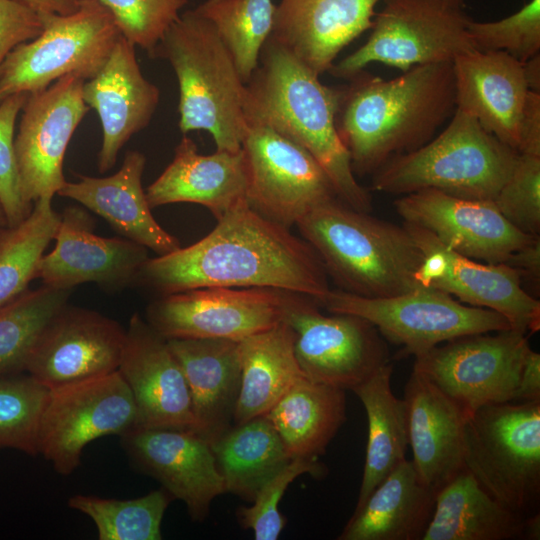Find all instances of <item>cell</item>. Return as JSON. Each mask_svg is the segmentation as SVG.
I'll use <instances>...</instances> for the list:
<instances>
[{"label": "cell", "mask_w": 540, "mask_h": 540, "mask_svg": "<svg viewBox=\"0 0 540 540\" xmlns=\"http://www.w3.org/2000/svg\"><path fill=\"white\" fill-rule=\"evenodd\" d=\"M135 281L160 296L206 287L274 288L318 302L331 290L316 251L247 202L196 243L148 258Z\"/></svg>", "instance_id": "cell-1"}, {"label": "cell", "mask_w": 540, "mask_h": 540, "mask_svg": "<svg viewBox=\"0 0 540 540\" xmlns=\"http://www.w3.org/2000/svg\"><path fill=\"white\" fill-rule=\"evenodd\" d=\"M348 81L335 122L355 175L423 146L456 109L452 62L414 66L391 80L362 70Z\"/></svg>", "instance_id": "cell-2"}, {"label": "cell", "mask_w": 540, "mask_h": 540, "mask_svg": "<svg viewBox=\"0 0 540 540\" xmlns=\"http://www.w3.org/2000/svg\"><path fill=\"white\" fill-rule=\"evenodd\" d=\"M340 90L270 37L257 69L245 85L246 123L269 126L309 152L330 178L337 197L362 212L372 210L369 191L359 184L336 128Z\"/></svg>", "instance_id": "cell-3"}, {"label": "cell", "mask_w": 540, "mask_h": 540, "mask_svg": "<svg viewBox=\"0 0 540 540\" xmlns=\"http://www.w3.org/2000/svg\"><path fill=\"white\" fill-rule=\"evenodd\" d=\"M338 289L383 298L411 292L423 253L406 227L358 211L338 198L307 213L296 225Z\"/></svg>", "instance_id": "cell-4"}, {"label": "cell", "mask_w": 540, "mask_h": 540, "mask_svg": "<svg viewBox=\"0 0 540 540\" xmlns=\"http://www.w3.org/2000/svg\"><path fill=\"white\" fill-rule=\"evenodd\" d=\"M152 57L166 59L175 72L182 134L203 130L216 151H240L246 84L212 24L193 9L180 14Z\"/></svg>", "instance_id": "cell-5"}, {"label": "cell", "mask_w": 540, "mask_h": 540, "mask_svg": "<svg viewBox=\"0 0 540 540\" xmlns=\"http://www.w3.org/2000/svg\"><path fill=\"white\" fill-rule=\"evenodd\" d=\"M518 152L455 109L446 127L416 150L394 156L372 174V189L405 195L435 189L491 200L510 176Z\"/></svg>", "instance_id": "cell-6"}, {"label": "cell", "mask_w": 540, "mask_h": 540, "mask_svg": "<svg viewBox=\"0 0 540 540\" xmlns=\"http://www.w3.org/2000/svg\"><path fill=\"white\" fill-rule=\"evenodd\" d=\"M463 460L498 502L524 517L539 513L540 401L478 408L466 421Z\"/></svg>", "instance_id": "cell-7"}, {"label": "cell", "mask_w": 540, "mask_h": 540, "mask_svg": "<svg viewBox=\"0 0 540 540\" xmlns=\"http://www.w3.org/2000/svg\"><path fill=\"white\" fill-rule=\"evenodd\" d=\"M40 16L42 33L17 45L0 65V103L13 94L44 90L68 75L94 77L122 36L96 0H80L68 14Z\"/></svg>", "instance_id": "cell-8"}, {"label": "cell", "mask_w": 540, "mask_h": 540, "mask_svg": "<svg viewBox=\"0 0 540 540\" xmlns=\"http://www.w3.org/2000/svg\"><path fill=\"white\" fill-rule=\"evenodd\" d=\"M332 314H351L372 323L402 349L398 357L422 354L452 339L510 329L501 314L466 305L448 293L419 287L392 297L369 298L331 289L316 302Z\"/></svg>", "instance_id": "cell-9"}, {"label": "cell", "mask_w": 540, "mask_h": 540, "mask_svg": "<svg viewBox=\"0 0 540 540\" xmlns=\"http://www.w3.org/2000/svg\"><path fill=\"white\" fill-rule=\"evenodd\" d=\"M367 41L329 69L349 80L371 63L402 71L426 64L452 62L473 50L462 8L445 0H383Z\"/></svg>", "instance_id": "cell-10"}, {"label": "cell", "mask_w": 540, "mask_h": 540, "mask_svg": "<svg viewBox=\"0 0 540 540\" xmlns=\"http://www.w3.org/2000/svg\"><path fill=\"white\" fill-rule=\"evenodd\" d=\"M528 336L512 328L461 336L415 356L413 370L469 418L483 405L515 401Z\"/></svg>", "instance_id": "cell-11"}, {"label": "cell", "mask_w": 540, "mask_h": 540, "mask_svg": "<svg viewBox=\"0 0 540 540\" xmlns=\"http://www.w3.org/2000/svg\"><path fill=\"white\" fill-rule=\"evenodd\" d=\"M137 427L136 405L119 371L50 389L38 432V455L68 476L85 447Z\"/></svg>", "instance_id": "cell-12"}, {"label": "cell", "mask_w": 540, "mask_h": 540, "mask_svg": "<svg viewBox=\"0 0 540 540\" xmlns=\"http://www.w3.org/2000/svg\"><path fill=\"white\" fill-rule=\"evenodd\" d=\"M283 320L294 332L297 362L311 381L353 390L389 363L383 337L361 317L326 316L313 298L291 293Z\"/></svg>", "instance_id": "cell-13"}, {"label": "cell", "mask_w": 540, "mask_h": 540, "mask_svg": "<svg viewBox=\"0 0 540 540\" xmlns=\"http://www.w3.org/2000/svg\"><path fill=\"white\" fill-rule=\"evenodd\" d=\"M246 125L241 151L252 209L291 229L314 208L338 198L324 169L304 148L269 126Z\"/></svg>", "instance_id": "cell-14"}, {"label": "cell", "mask_w": 540, "mask_h": 540, "mask_svg": "<svg viewBox=\"0 0 540 540\" xmlns=\"http://www.w3.org/2000/svg\"><path fill=\"white\" fill-rule=\"evenodd\" d=\"M292 292L274 288L206 287L160 296L146 321L165 339L241 341L283 321Z\"/></svg>", "instance_id": "cell-15"}, {"label": "cell", "mask_w": 540, "mask_h": 540, "mask_svg": "<svg viewBox=\"0 0 540 540\" xmlns=\"http://www.w3.org/2000/svg\"><path fill=\"white\" fill-rule=\"evenodd\" d=\"M423 259L415 273L419 287L455 296L464 304L493 310L512 329L527 335L540 328V302L522 286L519 273L505 263H481L442 244L431 232L404 222Z\"/></svg>", "instance_id": "cell-16"}, {"label": "cell", "mask_w": 540, "mask_h": 540, "mask_svg": "<svg viewBox=\"0 0 540 540\" xmlns=\"http://www.w3.org/2000/svg\"><path fill=\"white\" fill-rule=\"evenodd\" d=\"M84 81L68 75L27 96L14 148L22 194L29 205L52 200L67 182L65 152L89 110L82 96Z\"/></svg>", "instance_id": "cell-17"}, {"label": "cell", "mask_w": 540, "mask_h": 540, "mask_svg": "<svg viewBox=\"0 0 540 540\" xmlns=\"http://www.w3.org/2000/svg\"><path fill=\"white\" fill-rule=\"evenodd\" d=\"M394 207L404 222L428 230L449 249L486 263H505L537 237L515 228L491 200L423 189L402 195Z\"/></svg>", "instance_id": "cell-18"}, {"label": "cell", "mask_w": 540, "mask_h": 540, "mask_svg": "<svg viewBox=\"0 0 540 540\" xmlns=\"http://www.w3.org/2000/svg\"><path fill=\"white\" fill-rule=\"evenodd\" d=\"M119 438L132 466L181 500L192 521H204L212 501L226 493L211 445L198 433L136 427Z\"/></svg>", "instance_id": "cell-19"}, {"label": "cell", "mask_w": 540, "mask_h": 540, "mask_svg": "<svg viewBox=\"0 0 540 540\" xmlns=\"http://www.w3.org/2000/svg\"><path fill=\"white\" fill-rule=\"evenodd\" d=\"M125 336L117 321L67 304L41 333L25 372L49 389L112 373Z\"/></svg>", "instance_id": "cell-20"}, {"label": "cell", "mask_w": 540, "mask_h": 540, "mask_svg": "<svg viewBox=\"0 0 540 540\" xmlns=\"http://www.w3.org/2000/svg\"><path fill=\"white\" fill-rule=\"evenodd\" d=\"M118 371L133 396L137 427L197 433L183 371L167 339L137 313L126 329Z\"/></svg>", "instance_id": "cell-21"}, {"label": "cell", "mask_w": 540, "mask_h": 540, "mask_svg": "<svg viewBox=\"0 0 540 540\" xmlns=\"http://www.w3.org/2000/svg\"><path fill=\"white\" fill-rule=\"evenodd\" d=\"M93 228L92 217L82 208H65L54 236L55 247L40 259L36 278L59 289L95 282L117 290L135 282L149 258L147 248L126 238L98 236Z\"/></svg>", "instance_id": "cell-22"}, {"label": "cell", "mask_w": 540, "mask_h": 540, "mask_svg": "<svg viewBox=\"0 0 540 540\" xmlns=\"http://www.w3.org/2000/svg\"><path fill=\"white\" fill-rule=\"evenodd\" d=\"M82 96L101 122L98 169L104 173L114 166L129 139L149 125L160 90L144 77L135 46L120 36L99 72L84 81Z\"/></svg>", "instance_id": "cell-23"}, {"label": "cell", "mask_w": 540, "mask_h": 540, "mask_svg": "<svg viewBox=\"0 0 540 540\" xmlns=\"http://www.w3.org/2000/svg\"><path fill=\"white\" fill-rule=\"evenodd\" d=\"M383 0H281L270 38L320 76L338 54L371 29Z\"/></svg>", "instance_id": "cell-24"}, {"label": "cell", "mask_w": 540, "mask_h": 540, "mask_svg": "<svg viewBox=\"0 0 540 540\" xmlns=\"http://www.w3.org/2000/svg\"><path fill=\"white\" fill-rule=\"evenodd\" d=\"M452 67L456 108L517 151L519 121L529 91L523 63L503 51L473 49L458 55Z\"/></svg>", "instance_id": "cell-25"}, {"label": "cell", "mask_w": 540, "mask_h": 540, "mask_svg": "<svg viewBox=\"0 0 540 540\" xmlns=\"http://www.w3.org/2000/svg\"><path fill=\"white\" fill-rule=\"evenodd\" d=\"M409 446L421 481L436 493L465 469L468 416L424 375L413 370L404 391Z\"/></svg>", "instance_id": "cell-26"}, {"label": "cell", "mask_w": 540, "mask_h": 540, "mask_svg": "<svg viewBox=\"0 0 540 540\" xmlns=\"http://www.w3.org/2000/svg\"><path fill=\"white\" fill-rule=\"evenodd\" d=\"M145 163L144 154L128 151L115 174L100 178L79 175L78 181L66 182L57 194L77 201L104 218L126 239L161 256L181 245L151 213L142 187Z\"/></svg>", "instance_id": "cell-27"}, {"label": "cell", "mask_w": 540, "mask_h": 540, "mask_svg": "<svg viewBox=\"0 0 540 540\" xmlns=\"http://www.w3.org/2000/svg\"><path fill=\"white\" fill-rule=\"evenodd\" d=\"M247 179L242 151L198 152L195 142L183 135L172 162L146 189L152 208L172 203L206 207L216 220L246 200Z\"/></svg>", "instance_id": "cell-28"}, {"label": "cell", "mask_w": 540, "mask_h": 540, "mask_svg": "<svg viewBox=\"0 0 540 540\" xmlns=\"http://www.w3.org/2000/svg\"><path fill=\"white\" fill-rule=\"evenodd\" d=\"M190 394L197 433L210 444L234 425L240 390L239 341L167 339Z\"/></svg>", "instance_id": "cell-29"}, {"label": "cell", "mask_w": 540, "mask_h": 540, "mask_svg": "<svg viewBox=\"0 0 540 540\" xmlns=\"http://www.w3.org/2000/svg\"><path fill=\"white\" fill-rule=\"evenodd\" d=\"M436 492L405 459L354 511L338 540H422L435 506Z\"/></svg>", "instance_id": "cell-30"}, {"label": "cell", "mask_w": 540, "mask_h": 540, "mask_svg": "<svg viewBox=\"0 0 540 540\" xmlns=\"http://www.w3.org/2000/svg\"><path fill=\"white\" fill-rule=\"evenodd\" d=\"M527 539V517L490 496L466 469L446 483L435 497L422 540Z\"/></svg>", "instance_id": "cell-31"}, {"label": "cell", "mask_w": 540, "mask_h": 540, "mask_svg": "<svg viewBox=\"0 0 540 540\" xmlns=\"http://www.w3.org/2000/svg\"><path fill=\"white\" fill-rule=\"evenodd\" d=\"M295 335L283 320L239 341L240 390L234 425L264 416L301 378L294 352Z\"/></svg>", "instance_id": "cell-32"}, {"label": "cell", "mask_w": 540, "mask_h": 540, "mask_svg": "<svg viewBox=\"0 0 540 540\" xmlns=\"http://www.w3.org/2000/svg\"><path fill=\"white\" fill-rule=\"evenodd\" d=\"M265 416L292 458L318 459L346 421L345 390L303 377Z\"/></svg>", "instance_id": "cell-33"}, {"label": "cell", "mask_w": 540, "mask_h": 540, "mask_svg": "<svg viewBox=\"0 0 540 540\" xmlns=\"http://www.w3.org/2000/svg\"><path fill=\"white\" fill-rule=\"evenodd\" d=\"M392 373L389 362L352 390L362 402L368 421L363 476L354 511L406 459L409 446L406 406L392 391Z\"/></svg>", "instance_id": "cell-34"}, {"label": "cell", "mask_w": 540, "mask_h": 540, "mask_svg": "<svg viewBox=\"0 0 540 540\" xmlns=\"http://www.w3.org/2000/svg\"><path fill=\"white\" fill-rule=\"evenodd\" d=\"M210 445L226 492L248 502L292 459L265 415L233 425Z\"/></svg>", "instance_id": "cell-35"}, {"label": "cell", "mask_w": 540, "mask_h": 540, "mask_svg": "<svg viewBox=\"0 0 540 540\" xmlns=\"http://www.w3.org/2000/svg\"><path fill=\"white\" fill-rule=\"evenodd\" d=\"M61 214L40 199L16 226H0V307L28 289L44 251L54 239Z\"/></svg>", "instance_id": "cell-36"}, {"label": "cell", "mask_w": 540, "mask_h": 540, "mask_svg": "<svg viewBox=\"0 0 540 540\" xmlns=\"http://www.w3.org/2000/svg\"><path fill=\"white\" fill-rule=\"evenodd\" d=\"M193 10L215 28L246 84L272 32L273 0H205Z\"/></svg>", "instance_id": "cell-37"}, {"label": "cell", "mask_w": 540, "mask_h": 540, "mask_svg": "<svg viewBox=\"0 0 540 540\" xmlns=\"http://www.w3.org/2000/svg\"><path fill=\"white\" fill-rule=\"evenodd\" d=\"M71 293L43 285L0 307V375L25 372L38 338Z\"/></svg>", "instance_id": "cell-38"}, {"label": "cell", "mask_w": 540, "mask_h": 540, "mask_svg": "<svg viewBox=\"0 0 540 540\" xmlns=\"http://www.w3.org/2000/svg\"><path fill=\"white\" fill-rule=\"evenodd\" d=\"M172 500L161 487L126 500L75 494L67 505L93 521L99 540H160L162 521Z\"/></svg>", "instance_id": "cell-39"}, {"label": "cell", "mask_w": 540, "mask_h": 540, "mask_svg": "<svg viewBox=\"0 0 540 540\" xmlns=\"http://www.w3.org/2000/svg\"><path fill=\"white\" fill-rule=\"evenodd\" d=\"M49 392L27 372L0 375V449L38 456L39 425Z\"/></svg>", "instance_id": "cell-40"}, {"label": "cell", "mask_w": 540, "mask_h": 540, "mask_svg": "<svg viewBox=\"0 0 540 540\" xmlns=\"http://www.w3.org/2000/svg\"><path fill=\"white\" fill-rule=\"evenodd\" d=\"M466 29L475 50L503 51L524 63L540 53V0H530L498 21L469 18Z\"/></svg>", "instance_id": "cell-41"}, {"label": "cell", "mask_w": 540, "mask_h": 540, "mask_svg": "<svg viewBox=\"0 0 540 540\" xmlns=\"http://www.w3.org/2000/svg\"><path fill=\"white\" fill-rule=\"evenodd\" d=\"M326 473L327 468L318 459L292 458L260 487L251 506L237 510L240 525L244 529L252 530L256 540L278 539L287 522L278 506L288 486L300 475L322 477Z\"/></svg>", "instance_id": "cell-42"}, {"label": "cell", "mask_w": 540, "mask_h": 540, "mask_svg": "<svg viewBox=\"0 0 540 540\" xmlns=\"http://www.w3.org/2000/svg\"><path fill=\"white\" fill-rule=\"evenodd\" d=\"M112 15L121 35L153 55L187 0H96Z\"/></svg>", "instance_id": "cell-43"}, {"label": "cell", "mask_w": 540, "mask_h": 540, "mask_svg": "<svg viewBox=\"0 0 540 540\" xmlns=\"http://www.w3.org/2000/svg\"><path fill=\"white\" fill-rule=\"evenodd\" d=\"M493 202L519 231L539 236L540 156L518 153L510 176Z\"/></svg>", "instance_id": "cell-44"}, {"label": "cell", "mask_w": 540, "mask_h": 540, "mask_svg": "<svg viewBox=\"0 0 540 540\" xmlns=\"http://www.w3.org/2000/svg\"><path fill=\"white\" fill-rule=\"evenodd\" d=\"M27 96L13 94L0 103V203L10 227L26 219L33 208L22 194L14 148L15 123Z\"/></svg>", "instance_id": "cell-45"}, {"label": "cell", "mask_w": 540, "mask_h": 540, "mask_svg": "<svg viewBox=\"0 0 540 540\" xmlns=\"http://www.w3.org/2000/svg\"><path fill=\"white\" fill-rule=\"evenodd\" d=\"M44 25L41 16L18 0H0V65L19 44L39 36Z\"/></svg>", "instance_id": "cell-46"}, {"label": "cell", "mask_w": 540, "mask_h": 540, "mask_svg": "<svg viewBox=\"0 0 540 540\" xmlns=\"http://www.w3.org/2000/svg\"><path fill=\"white\" fill-rule=\"evenodd\" d=\"M518 153L540 156V93L529 90L518 127Z\"/></svg>", "instance_id": "cell-47"}, {"label": "cell", "mask_w": 540, "mask_h": 540, "mask_svg": "<svg viewBox=\"0 0 540 540\" xmlns=\"http://www.w3.org/2000/svg\"><path fill=\"white\" fill-rule=\"evenodd\" d=\"M505 264L514 268L519 273L521 280H528L538 287L540 281L539 236L512 253Z\"/></svg>", "instance_id": "cell-48"}, {"label": "cell", "mask_w": 540, "mask_h": 540, "mask_svg": "<svg viewBox=\"0 0 540 540\" xmlns=\"http://www.w3.org/2000/svg\"><path fill=\"white\" fill-rule=\"evenodd\" d=\"M540 401V354L530 349L518 383L514 402Z\"/></svg>", "instance_id": "cell-49"}, {"label": "cell", "mask_w": 540, "mask_h": 540, "mask_svg": "<svg viewBox=\"0 0 540 540\" xmlns=\"http://www.w3.org/2000/svg\"><path fill=\"white\" fill-rule=\"evenodd\" d=\"M39 14H68L77 9L80 0H18Z\"/></svg>", "instance_id": "cell-50"}, {"label": "cell", "mask_w": 540, "mask_h": 540, "mask_svg": "<svg viewBox=\"0 0 540 540\" xmlns=\"http://www.w3.org/2000/svg\"><path fill=\"white\" fill-rule=\"evenodd\" d=\"M528 89L540 93V53L523 63Z\"/></svg>", "instance_id": "cell-51"}, {"label": "cell", "mask_w": 540, "mask_h": 540, "mask_svg": "<svg viewBox=\"0 0 540 540\" xmlns=\"http://www.w3.org/2000/svg\"><path fill=\"white\" fill-rule=\"evenodd\" d=\"M449 5L456 7V8H462L464 5V0H445Z\"/></svg>", "instance_id": "cell-52"}, {"label": "cell", "mask_w": 540, "mask_h": 540, "mask_svg": "<svg viewBox=\"0 0 540 540\" xmlns=\"http://www.w3.org/2000/svg\"><path fill=\"white\" fill-rule=\"evenodd\" d=\"M0 226H8L7 219L0 203Z\"/></svg>", "instance_id": "cell-53"}]
</instances>
